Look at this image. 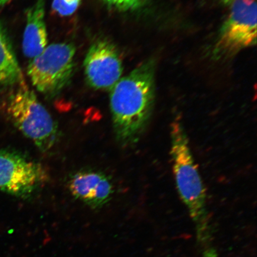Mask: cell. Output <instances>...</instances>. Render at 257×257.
Returning a JSON list of instances; mask_svg holds the SVG:
<instances>
[{"label":"cell","mask_w":257,"mask_h":257,"mask_svg":"<svg viewBox=\"0 0 257 257\" xmlns=\"http://www.w3.org/2000/svg\"><path fill=\"white\" fill-rule=\"evenodd\" d=\"M110 108L115 137L136 142L150 120L155 98L154 63L147 61L121 78L111 90Z\"/></svg>","instance_id":"cell-1"},{"label":"cell","mask_w":257,"mask_h":257,"mask_svg":"<svg viewBox=\"0 0 257 257\" xmlns=\"http://www.w3.org/2000/svg\"><path fill=\"white\" fill-rule=\"evenodd\" d=\"M171 154L173 173L180 197L194 221L201 240L209 238L207 195L191 152L184 126L180 119L171 124Z\"/></svg>","instance_id":"cell-2"},{"label":"cell","mask_w":257,"mask_h":257,"mask_svg":"<svg viewBox=\"0 0 257 257\" xmlns=\"http://www.w3.org/2000/svg\"><path fill=\"white\" fill-rule=\"evenodd\" d=\"M8 114L16 127L43 152L57 141V124L50 114L27 86H22L10 98Z\"/></svg>","instance_id":"cell-3"},{"label":"cell","mask_w":257,"mask_h":257,"mask_svg":"<svg viewBox=\"0 0 257 257\" xmlns=\"http://www.w3.org/2000/svg\"><path fill=\"white\" fill-rule=\"evenodd\" d=\"M76 48L70 43L52 44L32 59L28 75L32 85L45 95L53 97L72 78Z\"/></svg>","instance_id":"cell-4"},{"label":"cell","mask_w":257,"mask_h":257,"mask_svg":"<svg viewBox=\"0 0 257 257\" xmlns=\"http://www.w3.org/2000/svg\"><path fill=\"white\" fill-rule=\"evenodd\" d=\"M230 12L215 46L217 57L233 56L256 43V0H232Z\"/></svg>","instance_id":"cell-5"},{"label":"cell","mask_w":257,"mask_h":257,"mask_svg":"<svg viewBox=\"0 0 257 257\" xmlns=\"http://www.w3.org/2000/svg\"><path fill=\"white\" fill-rule=\"evenodd\" d=\"M47 180V173L39 164L20 154L0 149V191L27 198Z\"/></svg>","instance_id":"cell-6"},{"label":"cell","mask_w":257,"mask_h":257,"mask_svg":"<svg viewBox=\"0 0 257 257\" xmlns=\"http://www.w3.org/2000/svg\"><path fill=\"white\" fill-rule=\"evenodd\" d=\"M83 66L88 85L95 89L111 90L123 72L116 48L106 40L96 41L90 47Z\"/></svg>","instance_id":"cell-7"},{"label":"cell","mask_w":257,"mask_h":257,"mask_svg":"<svg viewBox=\"0 0 257 257\" xmlns=\"http://www.w3.org/2000/svg\"><path fill=\"white\" fill-rule=\"evenodd\" d=\"M68 188L74 197L93 208H100L107 204L113 193L108 177L92 170L73 175L69 180Z\"/></svg>","instance_id":"cell-8"},{"label":"cell","mask_w":257,"mask_h":257,"mask_svg":"<svg viewBox=\"0 0 257 257\" xmlns=\"http://www.w3.org/2000/svg\"><path fill=\"white\" fill-rule=\"evenodd\" d=\"M45 6L46 0H37L27 11V25L22 45L25 56L31 59L39 55L47 46Z\"/></svg>","instance_id":"cell-9"},{"label":"cell","mask_w":257,"mask_h":257,"mask_svg":"<svg viewBox=\"0 0 257 257\" xmlns=\"http://www.w3.org/2000/svg\"><path fill=\"white\" fill-rule=\"evenodd\" d=\"M23 81V75L5 28L0 23V85Z\"/></svg>","instance_id":"cell-10"},{"label":"cell","mask_w":257,"mask_h":257,"mask_svg":"<svg viewBox=\"0 0 257 257\" xmlns=\"http://www.w3.org/2000/svg\"><path fill=\"white\" fill-rule=\"evenodd\" d=\"M82 0H54L52 8L57 14L62 16H68L75 13Z\"/></svg>","instance_id":"cell-11"},{"label":"cell","mask_w":257,"mask_h":257,"mask_svg":"<svg viewBox=\"0 0 257 257\" xmlns=\"http://www.w3.org/2000/svg\"><path fill=\"white\" fill-rule=\"evenodd\" d=\"M107 5L122 11H135L142 7L147 0H103Z\"/></svg>","instance_id":"cell-12"},{"label":"cell","mask_w":257,"mask_h":257,"mask_svg":"<svg viewBox=\"0 0 257 257\" xmlns=\"http://www.w3.org/2000/svg\"><path fill=\"white\" fill-rule=\"evenodd\" d=\"M12 0H0V9L4 8L6 5L11 2Z\"/></svg>","instance_id":"cell-13"}]
</instances>
